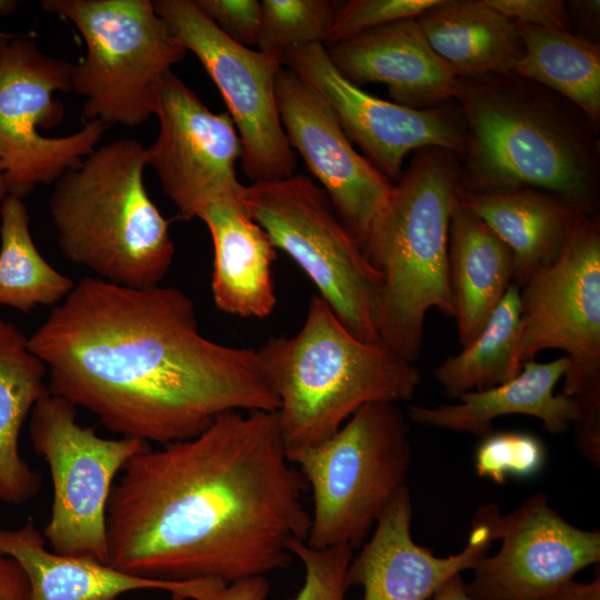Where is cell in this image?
<instances>
[{"instance_id": "obj_42", "label": "cell", "mask_w": 600, "mask_h": 600, "mask_svg": "<svg viewBox=\"0 0 600 600\" xmlns=\"http://www.w3.org/2000/svg\"><path fill=\"white\" fill-rule=\"evenodd\" d=\"M7 196H9V191H8V187H7V183H6L3 170H2L1 164H0V202H2V200Z\"/></svg>"}, {"instance_id": "obj_41", "label": "cell", "mask_w": 600, "mask_h": 600, "mask_svg": "<svg viewBox=\"0 0 600 600\" xmlns=\"http://www.w3.org/2000/svg\"><path fill=\"white\" fill-rule=\"evenodd\" d=\"M14 2L0 0V12H6L13 7ZM12 34H8L0 31V51L2 47L12 38Z\"/></svg>"}, {"instance_id": "obj_38", "label": "cell", "mask_w": 600, "mask_h": 600, "mask_svg": "<svg viewBox=\"0 0 600 600\" xmlns=\"http://www.w3.org/2000/svg\"><path fill=\"white\" fill-rule=\"evenodd\" d=\"M547 600H600V579L589 583L570 580Z\"/></svg>"}, {"instance_id": "obj_11", "label": "cell", "mask_w": 600, "mask_h": 600, "mask_svg": "<svg viewBox=\"0 0 600 600\" xmlns=\"http://www.w3.org/2000/svg\"><path fill=\"white\" fill-rule=\"evenodd\" d=\"M518 358L544 349L567 352L563 393L581 412H600V229L582 214L556 259L520 287Z\"/></svg>"}, {"instance_id": "obj_16", "label": "cell", "mask_w": 600, "mask_h": 600, "mask_svg": "<svg viewBox=\"0 0 600 600\" xmlns=\"http://www.w3.org/2000/svg\"><path fill=\"white\" fill-rule=\"evenodd\" d=\"M282 64L324 98L348 138L390 181L400 178L403 160L412 150L464 153L466 129L451 112L440 107L413 109L366 92L337 71L322 43L286 51Z\"/></svg>"}, {"instance_id": "obj_43", "label": "cell", "mask_w": 600, "mask_h": 600, "mask_svg": "<svg viewBox=\"0 0 600 600\" xmlns=\"http://www.w3.org/2000/svg\"><path fill=\"white\" fill-rule=\"evenodd\" d=\"M1 501H2V500H1V498H0V502H1Z\"/></svg>"}, {"instance_id": "obj_28", "label": "cell", "mask_w": 600, "mask_h": 600, "mask_svg": "<svg viewBox=\"0 0 600 600\" xmlns=\"http://www.w3.org/2000/svg\"><path fill=\"white\" fill-rule=\"evenodd\" d=\"M520 321V287L511 283L476 338L434 369V378L448 398L492 388L521 371Z\"/></svg>"}, {"instance_id": "obj_12", "label": "cell", "mask_w": 600, "mask_h": 600, "mask_svg": "<svg viewBox=\"0 0 600 600\" xmlns=\"http://www.w3.org/2000/svg\"><path fill=\"white\" fill-rule=\"evenodd\" d=\"M73 66L16 36L0 51V164L10 196L23 199L39 184L54 183L97 148L107 129L86 121L69 136L40 133L62 119L54 93L72 91Z\"/></svg>"}, {"instance_id": "obj_1", "label": "cell", "mask_w": 600, "mask_h": 600, "mask_svg": "<svg viewBox=\"0 0 600 600\" xmlns=\"http://www.w3.org/2000/svg\"><path fill=\"white\" fill-rule=\"evenodd\" d=\"M304 478L276 411H231L190 439L134 456L107 509L109 564L161 581L267 576L306 541Z\"/></svg>"}, {"instance_id": "obj_3", "label": "cell", "mask_w": 600, "mask_h": 600, "mask_svg": "<svg viewBox=\"0 0 600 600\" xmlns=\"http://www.w3.org/2000/svg\"><path fill=\"white\" fill-rule=\"evenodd\" d=\"M466 122L463 189H534L589 213L599 152L596 130L571 102L512 73L458 77Z\"/></svg>"}, {"instance_id": "obj_20", "label": "cell", "mask_w": 600, "mask_h": 600, "mask_svg": "<svg viewBox=\"0 0 600 600\" xmlns=\"http://www.w3.org/2000/svg\"><path fill=\"white\" fill-rule=\"evenodd\" d=\"M240 190L211 201L197 218L206 223L213 243L216 306L236 317L263 319L277 303L271 268L276 248L244 210Z\"/></svg>"}, {"instance_id": "obj_27", "label": "cell", "mask_w": 600, "mask_h": 600, "mask_svg": "<svg viewBox=\"0 0 600 600\" xmlns=\"http://www.w3.org/2000/svg\"><path fill=\"white\" fill-rule=\"evenodd\" d=\"M523 53L511 73L574 104L596 130L600 120V47L559 30L517 23Z\"/></svg>"}, {"instance_id": "obj_40", "label": "cell", "mask_w": 600, "mask_h": 600, "mask_svg": "<svg viewBox=\"0 0 600 600\" xmlns=\"http://www.w3.org/2000/svg\"><path fill=\"white\" fill-rule=\"evenodd\" d=\"M570 8L574 14L579 13L583 23L593 30H598L599 24V0L571 1Z\"/></svg>"}, {"instance_id": "obj_31", "label": "cell", "mask_w": 600, "mask_h": 600, "mask_svg": "<svg viewBox=\"0 0 600 600\" xmlns=\"http://www.w3.org/2000/svg\"><path fill=\"white\" fill-rule=\"evenodd\" d=\"M546 459V447L537 436L521 431H492L477 448L474 468L479 477L504 484L510 477L536 476Z\"/></svg>"}, {"instance_id": "obj_6", "label": "cell", "mask_w": 600, "mask_h": 600, "mask_svg": "<svg viewBox=\"0 0 600 600\" xmlns=\"http://www.w3.org/2000/svg\"><path fill=\"white\" fill-rule=\"evenodd\" d=\"M146 147L123 138L97 147L54 183L49 211L64 257L102 280L159 286L174 244L143 182Z\"/></svg>"}, {"instance_id": "obj_36", "label": "cell", "mask_w": 600, "mask_h": 600, "mask_svg": "<svg viewBox=\"0 0 600 600\" xmlns=\"http://www.w3.org/2000/svg\"><path fill=\"white\" fill-rule=\"evenodd\" d=\"M264 589L252 580L218 583L209 588L197 600H266Z\"/></svg>"}, {"instance_id": "obj_21", "label": "cell", "mask_w": 600, "mask_h": 600, "mask_svg": "<svg viewBox=\"0 0 600 600\" xmlns=\"http://www.w3.org/2000/svg\"><path fill=\"white\" fill-rule=\"evenodd\" d=\"M570 366L566 356L546 363L531 359L523 362L521 371L507 382L466 392L457 398L459 402L454 404L410 406L406 416L419 424L483 438L493 431L496 418L527 414L540 419L549 433L561 434L581 417L577 399L553 393Z\"/></svg>"}, {"instance_id": "obj_33", "label": "cell", "mask_w": 600, "mask_h": 600, "mask_svg": "<svg viewBox=\"0 0 600 600\" xmlns=\"http://www.w3.org/2000/svg\"><path fill=\"white\" fill-rule=\"evenodd\" d=\"M289 550L304 568V582L291 600H346L352 547L316 549L298 540L290 544Z\"/></svg>"}, {"instance_id": "obj_22", "label": "cell", "mask_w": 600, "mask_h": 600, "mask_svg": "<svg viewBox=\"0 0 600 600\" xmlns=\"http://www.w3.org/2000/svg\"><path fill=\"white\" fill-rule=\"evenodd\" d=\"M0 556L17 562L28 581L27 600H116L134 590H162L186 600L192 581H161L127 573L89 558L60 554L47 548L32 521L0 529Z\"/></svg>"}, {"instance_id": "obj_39", "label": "cell", "mask_w": 600, "mask_h": 600, "mask_svg": "<svg viewBox=\"0 0 600 600\" xmlns=\"http://www.w3.org/2000/svg\"><path fill=\"white\" fill-rule=\"evenodd\" d=\"M432 600H472L460 574L450 578L432 597Z\"/></svg>"}, {"instance_id": "obj_13", "label": "cell", "mask_w": 600, "mask_h": 600, "mask_svg": "<svg viewBox=\"0 0 600 600\" xmlns=\"http://www.w3.org/2000/svg\"><path fill=\"white\" fill-rule=\"evenodd\" d=\"M153 4L219 89L238 129L241 166L248 179L254 183L293 176L296 152L283 130L276 96L282 56L237 43L194 0H157Z\"/></svg>"}, {"instance_id": "obj_9", "label": "cell", "mask_w": 600, "mask_h": 600, "mask_svg": "<svg viewBox=\"0 0 600 600\" xmlns=\"http://www.w3.org/2000/svg\"><path fill=\"white\" fill-rule=\"evenodd\" d=\"M240 202L308 276L359 339L380 341L381 274L336 214L322 188L303 174L242 186Z\"/></svg>"}, {"instance_id": "obj_14", "label": "cell", "mask_w": 600, "mask_h": 600, "mask_svg": "<svg viewBox=\"0 0 600 600\" xmlns=\"http://www.w3.org/2000/svg\"><path fill=\"white\" fill-rule=\"evenodd\" d=\"M152 114L160 129L146 148L147 166L156 171L180 218H197L211 201L240 190L236 163L242 149L228 112H212L170 71L156 91Z\"/></svg>"}, {"instance_id": "obj_26", "label": "cell", "mask_w": 600, "mask_h": 600, "mask_svg": "<svg viewBox=\"0 0 600 600\" xmlns=\"http://www.w3.org/2000/svg\"><path fill=\"white\" fill-rule=\"evenodd\" d=\"M46 364L28 348V338L0 319V498L23 504L38 494L41 476L19 451V436L34 404L48 391Z\"/></svg>"}, {"instance_id": "obj_25", "label": "cell", "mask_w": 600, "mask_h": 600, "mask_svg": "<svg viewBox=\"0 0 600 600\" xmlns=\"http://www.w3.org/2000/svg\"><path fill=\"white\" fill-rule=\"evenodd\" d=\"M417 21L457 77L511 73L523 53L517 23L484 0H441Z\"/></svg>"}, {"instance_id": "obj_10", "label": "cell", "mask_w": 600, "mask_h": 600, "mask_svg": "<svg viewBox=\"0 0 600 600\" xmlns=\"http://www.w3.org/2000/svg\"><path fill=\"white\" fill-rule=\"evenodd\" d=\"M34 451L48 463L53 501L42 534L57 553L109 564L107 509L114 480L134 456L151 447L140 439H106L77 421V407L48 391L29 421Z\"/></svg>"}, {"instance_id": "obj_5", "label": "cell", "mask_w": 600, "mask_h": 600, "mask_svg": "<svg viewBox=\"0 0 600 600\" xmlns=\"http://www.w3.org/2000/svg\"><path fill=\"white\" fill-rule=\"evenodd\" d=\"M462 189L453 153L417 150L361 244L382 279L380 341L411 363L420 353L428 310L454 318L449 227Z\"/></svg>"}, {"instance_id": "obj_7", "label": "cell", "mask_w": 600, "mask_h": 600, "mask_svg": "<svg viewBox=\"0 0 600 600\" xmlns=\"http://www.w3.org/2000/svg\"><path fill=\"white\" fill-rule=\"evenodd\" d=\"M287 456L312 492L307 544L354 548L406 486L408 418L396 403H368L328 439Z\"/></svg>"}, {"instance_id": "obj_2", "label": "cell", "mask_w": 600, "mask_h": 600, "mask_svg": "<svg viewBox=\"0 0 600 600\" xmlns=\"http://www.w3.org/2000/svg\"><path fill=\"white\" fill-rule=\"evenodd\" d=\"M28 348L52 394L149 443L190 439L227 412L279 407L257 350L206 338L192 300L174 287L82 278Z\"/></svg>"}, {"instance_id": "obj_8", "label": "cell", "mask_w": 600, "mask_h": 600, "mask_svg": "<svg viewBox=\"0 0 600 600\" xmlns=\"http://www.w3.org/2000/svg\"><path fill=\"white\" fill-rule=\"evenodd\" d=\"M48 13L69 21L86 43L73 66L72 91L86 121L137 127L152 116L156 91L187 49L150 0H43Z\"/></svg>"}, {"instance_id": "obj_37", "label": "cell", "mask_w": 600, "mask_h": 600, "mask_svg": "<svg viewBox=\"0 0 600 600\" xmlns=\"http://www.w3.org/2000/svg\"><path fill=\"white\" fill-rule=\"evenodd\" d=\"M28 581L16 561L0 556V600H27Z\"/></svg>"}, {"instance_id": "obj_30", "label": "cell", "mask_w": 600, "mask_h": 600, "mask_svg": "<svg viewBox=\"0 0 600 600\" xmlns=\"http://www.w3.org/2000/svg\"><path fill=\"white\" fill-rule=\"evenodd\" d=\"M336 4L327 0H263L259 50L283 54L286 51L324 43Z\"/></svg>"}, {"instance_id": "obj_32", "label": "cell", "mask_w": 600, "mask_h": 600, "mask_svg": "<svg viewBox=\"0 0 600 600\" xmlns=\"http://www.w3.org/2000/svg\"><path fill=\"white\" fill-rule=\"evenodd\" d=\"M440 2L441 0H349L336 4L324 43L333 46L399 20L417 19Z\"/></svg>"}, {"instance_id": "obj_4", "label": "cell", "mask_w": 600, "mask_h": 600, "mask_svg": "<svg viewBox=\"0 0 600 600\" xmlns=\"http://www.w3.org/2000/svg\"><path fill=\"white\" fill-rule=\"evenodd\" d=\"M287 453L336 433L361 407L410 400L419 370L381 341L356 337L330 306L313 296L301 329L257 349Z\"/></svg>"}, {"instance_id": "obj_24", "label": "cell", "mask_w": 600, "mask_h": 600, "mask_svg": "<svg viewBox=\"0 0 600 600\" xmlns=\"http://www.w3.org/2000/svg\"><path fill=\"white\" fill-rule=\"evenodd\" d=\"M449 269L459 341L468 346L513 281L509 248L458 201L449 227Z\"/></svg>"}, {"instance_id": "obj_35", "label": "cell", "mask_w": 600, "mask_h": 600, "mask_svg": "<svg viewBox=\"0 0 600 600\" xmlns=\"http://www.w3.org/2000/svg\"><path fill=\"white\" fill-rule=\"evenodd\" d=\"M502 16L519 24L570 32L569 7L561 0H484Z\"/></svg>"}, {"instance_id": "obj_19", "label": "cell", "mask_w": 600, "mask_h": 600, "mask_svg": "<svg viewBox=\"0 0 600 600\" xmlns=\"http://www.w3.org/2000/svg\"><path fill=\"white\" fill-rule=\"evenodd\" d=\"M337 71L360 87L387 86L392 102L433 108L453 98L457 74L429 44L417 19H403L326 49Z\"/></svg>"}, {"instance_id": "obj_29", "label": "cell", "mask_w": 600, "mask_h": 600, "mask_svg": "<svg viewBox=\"0 0 600 600\" xmlns=\"http://www.w3.org/2000/svg\"><path fill=\"white\" fill-rule=\"evenodd\" d=\"M0 216V304L29 312L64 300L74 283L38 251L23 199L7 196Z\"/></svg>"}, {"instance_id": "obj_34", "label": "cell", "mask_w": 600, "mask_h": 600, "mask_svg": "<svg viewBox=\"0 0 600 600\" xmlns=\"http://www.w3.org/2000/svg\"><path fill=\"white\" fill-rule=\"evenodd\" d=\"M214 24L237 43L258 44L261 2L257 0H194Z\"/></svg>"}, {"instance_id": "obj_17", "label": "cell", "mask_w": 600, "mask_h": 600, "mask_svg": "<svg viewBox=\"0 0 600 600\" xmlns=\"http://www.w3.org/2000/svg\"><path fill=\"white\" fill-rule=\"evenodd\" d=\"M276 96L290 147L322 184L336 214L361 247L393 183L356 151L324 98L288 68L277 74Z\"/></svg>"}, {"instance_id": "obj_23", "label": "cell", "mask_w": 600, "mask_h": 600, "mask_svg": "<svg viewBox=\"0 0 600 600\" xmlns=\"http://www.w3.org/2000/svg\"><path fill=\"white\" fill-rule=\"evenodd\" d=\"M459 202L480 217L509 248L514 270L512 283L519 287L556 259L578 218L589 214L554 194L534 189H462Z\"/></svg>"}, {"instance_id": "obj_15", "label": "cell", "mask_w": 600, "mask_h": 600, "mask_svg": "<svg viewBox=\"0 0 600 600\" xmlns=\"http://www.w3.org/2000/svg\"><path fill=\"white\" fill-rule=\"evenodd\" d=\"M500 550L484 556L466 583L472 600H547L581 569L600 559V532L567 522L548 506L547 494L528 498L507 516L492 509Z\"/></svg>"}, {"instance_id": "obj_18", "label": "cell", "mask_w": 600, "mask_h": 600, "mask_svg": "<svg viewBox=\"0 0 600 600\" xmlns=\"http://www.w3.org/2000/svg\"><path fill=\"white\" fill-rule=\"evenodd\" d=\"M492 507H479L460 552L440 558L412 539V500L408 486H403L377 520L371 538L352 557L349 587H362V600H428L450 578L472 569L487 556L496 540Z\"/></svg>"}]
</instances>
